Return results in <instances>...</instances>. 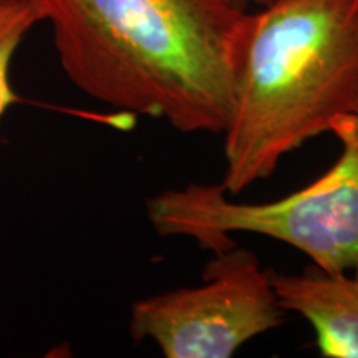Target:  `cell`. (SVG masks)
Returning a JSON list of instances; mask_svg holds the SVG:
<instances>
[{
	"mask_svg": "<svg viewBox=\"0 0 358 358\" xmlns=\"http://www.w3.org/2000/svg\"><path fill=\"white\" fill-rule=\"evenodd\" d=\"M284 315L271 271L256 254L234 245L208 262L198 287L133 302L129 334L134 342H155L166 358H229L280 327Z\"/></svg>",
	"mask_w": 358,
	"mask_h": 358,
	"instance_id": "obj_4",
	"label": "cell"
},
{
	"mask_svg": "<svg viewBox=\"0 0 358 358\" xmlns=\"http://www.w3.org/2000/svg\"><path fill=\"white\" fill-rule=\"evenodd\" d=\"M358 110V0H274L250 12L224 128L221 186L239 194Z\"/></svg>",
	"mask_w": 358,
	"mask_h": 358,
	"instance_id": "obj_2",
	"label": "cell"
},
{
	"mask_svg": "<svg viewBox=\"0 0 358 358\" xmlns=\"http://www.w3.org/2000/svg\"><path fill=\"white\" fill-rule=\"evenodd\" d=\"M271 279L280 307L312 325L322 357L358 358V277L310 266Z\"/></svg>",
	"mask_w": 358,
	"mask_h": 358,
	"instance_id": "obj_5",
	"label": "cell"
},
{
	"mask_svg": "<svg viewBox=\"0 0 358 358\" xmlns=\"http://www.w3.org/2000/svg\"><path fill=\"white\" fill-rule=\"evenodd\" d=\"M271 2H274V0H256V3L259 7H262V6H267V3H271Z\"/></svg>",
	"mask_w": 358,
	"mask_h": 358,
	"instance_id": "obj_8",
	"label": "cell"
},
{
	"mask_svg": "<svg viewBox=\"0 0 358 358\" xmlns=\"http://www.w3.org/2000/svg\"><path fill=\"white\" fill-rule=\"evenodd\" d=\"M231 2H234L236 6H239V7H243V8H248L249 2H256V0H231Z\"/></svg>",
	"mask_w": 358,
	"mask_h": 358,
	"instance_id": "obj_7",
	"label": "cell"
},
{
	"mask_svg": "<svg viewBox=\"0 0 358 358\" xmlns=\"http://www.w3.org/2000/svg\"><path fill=\"white\" fill-rule=\"evenodd\" d=\"M45 22L37 0H0V122L13 105L22 101L13 88V58L32 30Z\"/></svg>",
	"mask_w": 358,
	"mask_h": 358,
	"instance_id": "obj_6",
	"label": "cell"
},
{
	"mask_svg": "<svg viewBox=\"0 0 358 358\" xmlns=\"http://www.w3.org/2000/svg\"><path fill=\"white\" fill-rule=\"evenodd\" d=\"M66 78L93 100L222 133L248 37L231 0H37Z\"/></svg>",
	"mask_w": 358,
	"mask_h": 358,
	"instance_id": "obj_1",
	"label": "cell"
},
{
	"mask_svg": "<svg viewBox=\"0 0 358 358\" xmlns=\"http://www.w3.org/2000/svg\"><path fill=\"white\" fill-rule=\"evenodd\" d=\"M342 153L329 171L271 203H234L221 185H187L146 201V216L163 237H191L214 254L234 248V232L271 237L330 274L358 277V115L332 123Z\"/></svg>",
	"mask_w": 358,
	"mask_h": 358,
	"instance_id": "obj_3",
	"label": "cell"
},
{
	"mask_svg": "<svg viewBox=\"0 0 358 358\" xmlns=\"http://www.w3.org/2000/svg\"><path fill=\"white\" fill-rule=\"evenodd\" d=\"M357 115H358V110H357Z\"/></svg>",
	"mask_w": 358,
	"mask_h": 358,
	"instance_id": "obj_9",
	"label": "cell"
}]
</instances>
